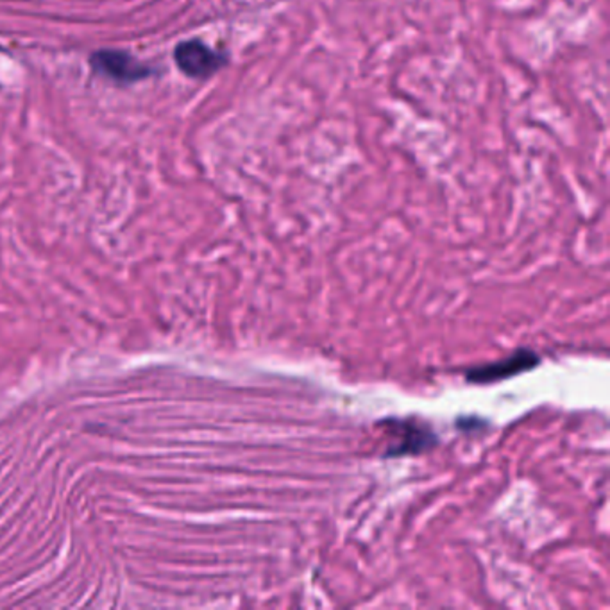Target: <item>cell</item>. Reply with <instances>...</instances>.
<instances>
[{
	"label": "cell",
	"instance_id": "cell-3",
	"mask_svg": "<svg viewBox=\"0 0 610 610\" xmlns=\"http://www.w3.org/2000/svg\"><path fill=\"white\" fill-rule=\"evenodd\" d=\"M174 57H176L177 66L188 77H195V79L210 77L224 64V57L220 54H217L215 50H211L210 47H206L204 43L197 39L179 43L174 52Z\"/></svg>",
	"mask_w": 610,
	"mask_h": 610
},
{
	"label": "cell",
	"instance_id": "cell-1",
	"mask_svg": "<svg viewBox=\"0 0 610 610\" xmlns=\"http://www.w3.org/2000/svg\"><path fill=\"white\" fill-rule=\"evenodd\" d=\"M392 437L385 451L387 459H400L408 455H421L437 446L435 432L426 425L414 419H392L382 423Z\"/></svg>",
	"mask_w": 610,
	"mask_h": 610
},
{
	"label": "cell",
	"instance_id": "cell-2",
	"mask_svg": "<svg viewBox=\"0 0 610 610\" xmlns=\"http://www.w3.org/2000/svg\"><path fill=\"white\" fill-rule=\"evenodd\" d=\"M541 364V357L532 349H518L514 355L502 358L498 362H491L485 365L473 367L466 373V380L475 385H489L498 383L523 373L536 369Z\"/></svg>",
	"mask_w": 610,
	"mask_h": 610
},
{
	"label": "cell",
	"instance_id": "cell-4",
	"mask_svg": "<svg viewBox=\"0 0 610 610\" xmlns=\"http://www.w3.org/2000/svg\"><path fill=\"white\" fill-rule=\"evenodd\" d=\"M91 66L118 82H133L149 75V68L122 50H99L91 56Z\"/></svg>",
	"mask_w": 610,
	"mask_h": 610
}]
</instances>
